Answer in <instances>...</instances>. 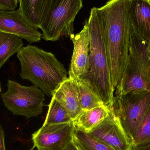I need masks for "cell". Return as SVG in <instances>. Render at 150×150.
Wrapping results in <instances>:
<instances>
[{"mask_svg":"<svg viewBox=\"0 0 150 150\" xmlns=\"http://www.w3.org/2000/svg\"><path fill=\"white\" fill-rule=\"evenodd\" d=\"M131 0H108L94 7L101 27L115 90L120 85L128 63L132 27L129 16Z\"/></svg>","mask_w":150,"mask_h":150,"instance_id":"1","label":"cell"},{"mask_svg":"<svg viewBox=\"0 0 150 150\" xmlns=\"http://www.w3.org/2000/svg\"><path fill=\"white\" fill-rule=\"evenodd\" d=\"M21 65L20 76L30 81L48 97H52L68 73L54 54L28 45L17 54Z\"/></svg>","mask_w":150,"mask_h":150,"instance_id":"2","label":"cell"},{"mask_svg":"<svg viewBox=\"0 0 150 150\" xmlns=\"http://www.w3.org/2000/svg\"><path fill=\"white\" fill-rule=\"evenodd\" d=\"M88 21L90 34V69L79 78L85 80L104 104L112 106L115 90L113 86L104 35L95 8L91 9Z\"/></svg>","mask_w":150,"mask_h":150,"instance_id":"3","label":"cell"},{"mask_svg":"<svg viewBox=\"0 0 150 150\" xmlns=\"http://www.w3.org/2000/svg\"><path fill=\"white\" fill-rule=\"evenodd\" d=\"M149 44L132 28L128 63L124 76L115 89V96L150 93V60L147 50Z\"/></svg>","mask_w":150,"mask_h":150,"instance_id":"4","label":"cell"},{"mask_svg":"<svg viewBox=\"0 0 150 150\" xmlns=\"http://www.w3.org/2000/svg\"><path fill=\"white\" fill-rule=\"evenodd\" d=\"M83 7L82 0H48L39 27L42 38L55 41L74 34V21Z\"/></svg>","mask_w":150,"mask_h":150,"instance_id":"5","label":"cell"},{"mask_svg":"<svg viewBox=\"0 0 150 150\" xmlns=\"http://www.w3.org/2000/svg\"><path fill=\"white\" fill-rule=\"evenodd\" d=\"M7 86L1 98L4 106L12 114L30 118L43 113L45 93L38 87L34 85L25 86L10 79Z\"/></svg>","mask_w":150,"mask_h":150,"instance_id":"6","label":"cell"},{"mask_svg":"<svg viewBox=\"0 0 150 150\" xmlns=\"http://www.w3.org/2000/svg\"><path fill=\"white\" fill-rule=\"evenodd\" d=\"M150 105V93H128L115 97L110 106L128 137L133 142Z\"/></svg>","mask_w":150,"mask_h":150,"instance_id":"7","label":"cell"},{"mask_svg":"<svg viewBox=\"0 0 150 150\" xmlns=\"http://www.w3.org/2000/svg\"><path fill=\"white\" fill-rule=\"evenodd\" d=\"M74 130L73 121L43 125L32 134L33 147L38 150H63L73 140Z\"/></svg>","mask_w":150,"mask_h":150,"instance_id":"8","label":"cell"},{"mask_svg":"<svg viewBox=\"0 0 150 150\" xmlns=\"http://www.w3.org/2000/svg\"><path fill=\"white\" fill-rule=\"evenodd\" d=\"M109 106L108 115L87 134L115 149L132 150L133 142L124 132L112 107Z\"/></svg>","mask_w":150,"mask_h":150,"instance_id":"9","label":"cell"},{"mask_svg":"<svg viewBox=\"0 0 150 150\" xmlns=\"http://www.w3.org/2000/svg\"><path fill=\"white\" fill-rule=\"evenodd\" d=\"M74 44V52L69 67V77L79 78L88 73L90 69V44L88 20L85 21L83 30L70 36Z\"/></svg>","mask_w":150,"mask_h":150,"instance_id":"10","label":"cell"},{"mask_svg":"<svg viewBox=\"0 0 150 150\" xmlns=\"http://www.w3.org/2000/svg\"><path fill=\"white\" fill-rule=\"evenodd\" d=\"M0 32L13 34L30 43L40 41L42 34L31 25L19 10H0Z\"/></svg>","mask_w":150,"mask_h":150,"instance_id":"11","label":"cell"},{"mask_svg":"<svg viewBox=\"0 0 150 150\" xmlns=\"http://www.w3.org/2000/svg\"><path fill=\"white\" fill-rule=\"evenodd\" d=\"M129 16L134 30L141 38L150 42V0H131Z\"/></svg>","mask_w":150,"mask_h":150,"instance_id":"12","label":"cell"},{"mask_svg":"<svg viewBox=\"0 0 150 150\" xmlns=\"http://www.w3.org/2000/svg\"><path fill=\"white\" fill-rule=\"evenodd\" d=\"M52 97L65 108L73 120L83 110L76 84L69 77L61 84Z\"/></svg>","mask_w":150,"mask_h":150,"instance_id":"13","label":"cell"},{"mask_svg":"<svg viewBox=\"0 0 150 150\" xmlns=\"http://www.w3.org/2000/svg\"><path fill=\"white\" fill-rule=\"evenodd\" d=\"M110 108L104 105L82 112L73 120L75 128L89 133L109 114Z\"/></svg>","mask_w":150,"mask_h":150,"instance_id":"14","label":"cell"},{"mask_svg":"<svg viewBox=\"0 0 150 150\" xmlns=\"http://www.w3.org/2000/svg\"><path fill=\"white\" fill-rule=\"evenodd\" d=\"M48 0H19L18 10L33 27L39 29Z\"/></svg>","mask_w":150,"mask_h":150,"instance_id":"15","label":"cell"},{"mask_svg":"<svg viewBox=\"0 0 150 150\" xmlns=\"http://www.w3.org/2000/svg\"><path fill=\"white\" fill-rule=\"evenodd\" d=\"M74 79L76 84L82 110H89L105 105L100 97L85 80L79 78Z\"/></svg>","mask_w":150,"mask_h":150,"instance_id":"16","label":"cell"},{"mask_svg":"<svg viewBox=\"0 0 150 150\" xmlns=\"http://www.w3.org/2000/svg\"><path fill=\"white\" fill-rule=\"evenodd\" d=\"M22 39L13 34L0 32V69L8 60L23 47Z\"/></svg>","mask_w":150,"mask_h":150,"instance_id":"17","label":"cell"},{"mask_svg":"<svg viewBox=\"0 0 150 150\" xmlns=\"http://www.w3.org/2000/svg\"><path fill=\"white\" fill-rule=\"evenodd\" d=\"M73 141L79 150H116L87 133L75 128Z\"/></svg>","mask_w":150,"mask_h":150,"instance_id":"18","label":"cell"},{"mask_svg":"<svg viewBox=\"0 0 150 150\" xmlns=\"http://www.w3.org/2000/svg\"><path fill=\"white\" fill-rule=\"evenodd\" d=\"M73 121L65 108L52 97L48 105V110L43 125L62 124Z\"/></svg>","mask_w":150,"mask_h":150,"instance_id":"19","label":"cell"},{"mask_svg":"<svg viewBox=\"0 0 150 150\" xmlns=\"http://www.w3.org/2000/svg\"><path fill=\"white\" fill-rule=\"evenodd\" d=\"M150 143V105L137 129L133 140V146Z\"/></svg>","mask_w":150,"mask_h":150,"instance_id":"20","label":"cell"},{"mask_svg":"<svg viewBox=\"0 0 150 150\" xmlns=\"http://www.w3.org/2000/svg\"><path fill=\"white\" fill-rule=\"evenodd\" d=\"M19 3V0H0V10H15Z\"/></svg>","mask_w":150,"mask_h":150,"instance_id":"21","label":"cell"},{"mask_svg":"<svg viewBox=\"0 0 150 150\" xmlns=\"http://www.w3.org/2000/svg\"><path fill=\"white\" fill-rule=\"evenodd\" d=\"M0 150H6L3 128L0 123Z\"/></svg>","mask_w":150,"mask_h":150,"instance_id":"22","label":"cell"},{"mask_svg":"<svg viewBox=\"0 0 150 150\" xmlns=\"http://www.w3.org/2000/svg\"><path fill=\"white\" fill-rule=\"evenodd\" d=\"M132 150H150V143L138 146H133Z\"/></svg>","mask_w":150,"mask_h":150,"instance_id":"23","label":"cell"},{"mask_svg":"<svg viewBox=\"0 0 150 150\" xmlns=\"http://www.w3.org/2000/svg\"><path fill=\"white\" fill-rule=\"evenodd\" d=\"M63 150H79L73 142V140L70 142Z\"/></svg>","mask_w":150,"mask_h":150,"instance_id":"24","label":"cell"},{"mask_svg":"<svg viewBox=\"0 0 150 150\" xmlns=\"http://www.w3.org/2000/svg\"><path fill=\"white\" fill-rule=\"evenodd\" d=\"M147 50H148V53H149V59L150 60V42L149 43V45H148Z\"/></svg>","mask_w":150,"mask_h":150,"instance_id":"25","label":"cell"},{"mask_svg":"<svg viewBox=\"0 0 150 150\" xmlns=\"http://www.w3.org/2000/svg\"><path fill=\"white\" fill-rule=\"evenodd\" d=\"M1 83H0V93H1Z\"/></svg>","mask_w":150,"mask_h":150,"instance_id":"26","label":"cell"},{"mask_svg":"<svg viewBox=\"0 0 150 150\" xmlns=\"http://www.w3.org/2000/svg\"><path fill=\"white\" fill-rule=\"evenodd\" d=\"M33 148H34V147H33V148H32V149H31L29 150H33Z\"/></svg>","mask_w":150,"mask_h":150,"instance_id":"27","label":"cell"}]
</instances>
